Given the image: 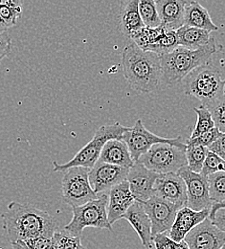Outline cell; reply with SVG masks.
Instances as JSON below:
<instances>
[{
    "label": "cell",
    "instance_id": "83f0119b",
    "mask_svg": "<svg viewBox=\"0 0 225 249\" xmlns=\"http://www.w3.org/2000/svg\"><path fill=\"white\" fill-rule=\"evenodd\" d=\"M193 110L197 115V122L193 128L192 135L190 138H194V137L216 127L213 116H212L210 110L205 106L201 105L200 107H195Z\"/></svg>",
    "mask_w": 225,
    "mask_h": 249
},
{
    "label": "cell",
    "instance_id": "1f68e13d",
    "mask_svg": "<svg viewBox=\"0 0 225 249\" xmlns=\"http://www.w3.org/2000/svg\"><path fill=\"white\" fill-rule=\"evenodd\" d=\"M206 107L213 116L216 127H218L221 132L225 133V95H223Z\"/></svg>",
    "mask_w": 225,
    "mask_h": 249
},
{
    "label": "cell",
    "instance_id": "f546056e",
    "mask_svg": "<svg viewBox=\"0 0 225 249\" xmlns=\"http://www.w3.org/2000/svg\"><path fill=\"white\" fill-rule=\"evenodd\" d=\"M52 243L57 249H87L82 244L81 237L75 236L65 229L55 232Z\"/></svg>",
    "mask_w": 225,
    "mask_h": 249
},
{
    "label": "cell",
    "instance_id": "7bdbcfd3",
    "mask_svg": "<svg viewBox=\"0 0 225 249\" xmlns=\"http://www.w3.org/2000/svg\"><path fill=\"white\" fill-rule=\"evenodd\" d=\"M175 249H190L186 242L183 240L181 242H175Z\"/></svg>",
    "mask_w": 225,
    "mask_h": 249
},
{
    "label": "cell",
    "instance_id": "2e32d148",
    "mask_svg": "<svg viewBox=\"0 0 225 249\" xmlns=\"http://www.w3.org/2000/svg\"><path fill=\"white\" fill-rule=\"evenodd\" d=\"M107 195V218L109 223L112 225L117 220L122 219L129 207L135 201V198L130 191L128 180L112 187L108 191Z\"/></svg>",
    "mask_w": 225,
    "mask_h": 249
},
{
    "label": "cell",
    "instance_id": "603a6c76",
    "mask_svg": "<svg viewBox=\"0 0 225 249\" xmlns=\"http://www.w3.org/2000/svg\"><path fill=\"white\" fill-rule=\"evenodd\" d=\"M179 46L195 50L206 45L212 38L211 32L183 25L176 30Z\"/></svg>",
    "mask_w": 225,
    "mask_h": 249
},
{
    "label": "cell",
    "instance_id": "d4e9b609",
    "mask_svg": "<svg viewBox=\"0 0 225 249\" xmlns=\"http://www.w3.org/2000/svg\"><path fill=\"white\" fill-rule=\"evenodd\" d=\"M163 25H160L156 28H150V27H144L138 33H136L132 36V40L143 50H146L150 45L156 43L161 36L167 31Z\"/></svg>",
    "mask_w": 225,
    "mask_h": 249
},
{
    "label": "cell",
    "instance_id": "cb8c5ba5",
    "mask_svg": "<svg viewBox=\"0 0 225 249\" xmlns=\"http://www.w3.org/2000/svg\"><path fill=\"white\" fill-rule=\"evenodd\" d=\"M178 46L176 30H167L156 43L150 45L146 50L157 53L159 56H162L173 51Z\"/></svg>",
    "mask_w": 225,
    "mask_h": 249
},
{
    "label": "cell",
    "instance_id": "d6a6232c",
    "mask_svg": "<svg viewBox=\"0 0 225 249\" xmlns=\"http://www.w3.org/2000/svg\"><path fill=\"white\" fill-rule=\"evenodd\" d=\"M218 172H225V160L215 153L209 151L200 173L205 176H209Z\"/></svg>",
    "mask_w": 225,
    "mask_h": 249
},
{
    "label": "cell",
    "instance_id": "4fadbf2b",
    "mask_svg": "<svg viewBox=\"0 0 225 249\" xmlns=\"http://www.w3.org/2000/svg\"><path fill=\"white\" fill-rule=\"evenodd\" d=\"M130 168L97 161L89 170V181L97 195L108 193L112 187L127 180Z\"/></svg>",
    "mask_w": 225,
    "mask_h": 249
},
{
    "label": "cell",
    "instance_id": "9c48e42d",
    "mask_svg": "<svg viewBox=\"0 0 225 249\" xmlns=\"http://www.w3.org/2000/svg\"><path fill=\"white\" fill-rule=\"evenodd\" d=\"M122 139L127 143L134 162H137L141 156L146 154L154 145L158 143L171 144L184 150L187 148V145L181 142V137L170 139L154 134L145 127L141 119H138L132 127H129L124 133Z\"/></svg>",
    "mask_w": 225,
    "mask_h": 249
},
{
    "label": "cell",
    "instance_id": "8fae6325",
    "mask_svg": "<svg viewBox=\"0 0 225 249\" xmlns=\"http://www.w3.org/2000/svg\"><path fill=\"white\" fill-rule=\"evenodd\" d=\"M143 205L152 222L153 237L157 234L169 233L180 208L156 195L143 202Z\"/></svg>",
    "mask_w": 225,
    "mask_h": 249
},
{
    "label": "cell",
    "instance_id": "d590c367",
    "mask_svg": "<svg viewBox=\"0 0 225 249\" xmlns=\"http://www.w3.org/2000/svg\"><path fill=\"white\" fill-rule=\"evenodd\" d=\"M11 48H12V41H11L9 33L7 30L5 31L0 30V62L10 54Z\"/></svg>",
    "mask_w": 225,
    "mask_h": 249
},
{
    "label": "cell",
    "instance_id": "4dcf8cb0",
    "mask_svg": "<svg viewBox=\"0 0 225 249\" xmlns=\"http://www.w3.org/2000/svg\"><path fill=\"white\" fill-rule=\"evenodd\" d=\"M21 13L22 8L0 6V30L5 31L15 26Z\"/></svg>",
    "mask_w": 225,
    "mask_h": 249
},
{
    "label": "cell",
    "instance_id": "f1b7e54d",
    "mask_svg": "<svg viewBox=\"0 0 225 249\" xmlns=\"http://www.w3.org/2000/svg\"><path fill=\"white\" fill-rule=\"evenodd\" d=\"M209 194L213 203L225 200V172H218L208 176Z\"/></svg>",
    "mask_w": 225,
    "mask_h": 249
},
{
    "label": "cell",
    "instance_id": "6da1fadb",
    "mask_svg": "<svg viewBox=\"0 0 225 249\" xmlns=\"http://www.w3.org/2000/svg\"><path fill=\"white\" fill-rule=\"evenodd\" d=\"M2 220L11 244L40 236L52 239L57 228L56 219L46 211L16 201L8 205Z\"/></svg>",
    "mask_w": 225,
    "mask_h": 249
},
{
    "label": "cell",
    "instance_id": "e0dca14e",
    "mask_svg": "<svg viewBox=\"0 0 225 249\" xmlns=\"http://www.w3.org/2000/svg\"><path fill=\"white\" fill-rule=\"evenodd\" d=\"M209 209L195 211L187 205L183 206L178 210L173 224L168 233L170 238L174 242L183 241L185 236L193 227L202 222L205 218H209Z\"/></svg>",
    "mask_w": 225,
    "mask_h": 249
},
{
    "label": "cell",
    "instance_id": "e575fe53",
    "mask_svg": "<svg viewBox=\"0 0 225 249\" xmlns=\"http://www.w3.org/2000/svg\"><path fill=\"white\" fill-rule=\"evenodd\" d=\"M153 242L156 249H175V242L170 238L168 233H162L154 236Z\"/></svg>",
    "mask_w": 225,
    "mask_h": 249
},
{
    "label": "cell",
    "instance_id": "7c38bea8",
    "mask_svg": "<svg viewBox=\"0 0 225 249\" xmlns=\"http://www.w3.org/2000/svg\"><path fill=\"white\" fill-rule=\"evenodd\" d=\"M184 241L190 249H221L225 246V232L207 218L194 226Z\"/></svg>",
    "mask_w": 225,
    "mask_h": 249
},
{
    "label": "cell",
    "instance_id": "5b68a950",
    "mask_svg": "<svg viewBox=\"0 0 225 249\" xmlns=\"http://www.w3.org/2000/svg\"><path fill=\"white\" fill-rule=\"evenodd\" d=\"M120 123L104 124L97 129L93 138L84 146L75 156L65 164L54 161V172H63L72 167H86L91 169L99 160L104 144L110 139H122L124 133L129 129Z\"/></svg>",
    "mask_w": 225,
    "mask_h": 249
},
{
    "label": "cell",
    "instance_id": "bcb514c9",
    "mask_svg": "<svg viewBox=\"0 0 225 249\" xmlns=\"http://www.w3.org/2000/svg\"><path fill=\"white\" fill-rule=\"evenodd\" d=\"M225 249V246H224V247H223V248H222V249Z\"/></svg>",
    "mask_w": 225,
    "mask_h": 249
},
{
    "label": "cell",
    "instance_id": "836d02e7",
    "mask_svg": "<svg viewBox=\"0 0 225 249\" xmlns=\"http://www.w3.org/2000/svg\"><path fill=\"white\" fill-rule=\"evenodd\" d=\"M223 134V132H221L219 130L218 127H214L213 129L204 132L194 138H189L186 142V144H195V145H200L203 147H206L209 149V147L215 143L220 136Z\"/></svg>",
    "mask_w": 225,
    "mask_h": 249
},
{
    "label": "cell",
    "instance_id": "44dd1931",
    "mask_svg": "<svg viewBox=\"0 0 225 249\" xmlns=\"http://www.w3.org/2000/svg\"><path fill=\"white\" fill-rule=\"evenodd\" d=\"M120 27L129 38L145 27L139 11V0H128L120 14Z\"/></svg>",
    "mask_w": 225,
    "mask_h": 249
},
{
    "label": "cell",
    "instance_id": "30bf717a",
    "mask_svg": "<svg viewBox=\"0 0 225 249\" xmlns=\"http://www.w3.org/2000/svg\"><path fill=\"white\" fill-rule=\"evenodd\" d=\"M177 174L184 179L187 190V206L195 211L211 210L213 201L209 194L208 176L191 171L188 166L181 168Z\"/></svg>",
    "mask_w": 225,
    "mask_h": 249
},
{
    "label": "cell",
    "instance_id": "8d00e7d4",
    "mask_svg": "<svg viewBox=\"0 0 225 249\" xmlns=\"http://www.w3.org/2000/svg\"><path fill=\"white\" fill-rule=\"evenodd\" d=\"M53 238H48L44 236L36 237L25 241L24 243L31 249H46L52 244Z\"/></svg>",
    "mask_w": 225,
    "mask_h": 249
},
{
    "label": "cell",
    "instance_id": "ee69618b",
    "mask_svg": "<svg viewBox=\"0 0 225 249\" xmlns=\"http://www.w3.org/2000/svg\"><path fill=\"white\" fill-rule=\"evenodd\" d=\"M46 249H57V248H56V247L53 245V243H52V244H51V245H50V246H49V247H48Z\"/></svg>",
    "mask_w": 225,
    "mask_h": 249
},
{
    "label": "cell",
    "instance_id": "52a82bcc",
    "mask_svg": "<svg viewBox=\"0 0 225 249\" xmlns=\"http://www.w3.org/2000/svg\"><path fill=\"white\" fill-rule=\"evenodd\" d=\"M186 150L179 147L158 143L154 145L146 154L139 158L144 166L157 174L176 173L187 166Z\"/></svg>",
    "mask_w": 225,
    "mask_h": 249
},
{
    "label": "cell",
    "instance_id": "7dc6e473",
    "mask_svg": "<svg viewBox=\"0 0 225 249\" xmlns=\"http://www.w3.org/2000/svg\"></svg>",
    "mask_w": 225,
    "mask_h": 249
},
{
    "label": "cell",
    "instance_id": "484cf974",
    "mask_svg": "<svg viewBox=\"0 0 225 249\" xmlns=\"http://www.w3.org/2000/svg\"><path fill=\"white\" fill-rule=\"evenodd\" d=\"M186 158L188 168L195 172L200 173L205 161V158L209 152V149L200 145L195 144H186Z\"/></svg>",
    "mask_w": 225,
    "mask_h": 249
},
{
    "label": "cell",
    "instance_id": "d6986e66",
    "mask_svg": "<svg viewBox=\"0 0 225 249\" xmlns=\"http://www.w3.org/2000/svg\"><path fill=\"white\" fill-rule=\"evenodd\" d=\"M161 25L168 30H177L185 25L187 0H156Z\"/></svg>",
    "mask_w": 225,
    "mask_h": 249
},
{
    "label": "cell",
    "instance_id": "3957f363",
    "mask_svg": "<svg viewBox=\"0 0 225 249\" xmlns=\"http://www.w3.org/2000/svg\"><path fill=\"white\" fill-rule=\"evenodd\" d=\"M221 48L212 36L206 45L198 49L192 50L178 46L173 51L162 55V85L173 87L182 82L195 68L208 62Z\"/></svg>",
    "mask_w": 225,
    "mask_h": 249
},
{
    "label": "cell",
    "instance_id": "b9f144b4",
    "mask_svg": "<svg viewBox=\"0 0 225 249\" xmlns=\"http://www.w3.org/2000/svg\"><path fill=\"white\" fill-rule=\"evenodd\" d=\"M12 248L13 249H31L23 241L12 243Z\"/></svg>",
    "mask_w": 225,
    "mask_h": 249
},
{
    "label": "cell",
    "instance_id": "60d3db41",
    "mask_svg": "<svg viewBox=\"0 0 225 249\" xmlns=\"http://www.w3.org/2000/svg\"><path fill=\"white\" fill-rule=\"evenodd\" d=\"M225 201H222V202H218V203H213L212 205V208L210 210V215H209V218H211L218 209L220 208H225Z\"/></svg>",
    "mask_w": 225,
    "mask_h": 249
},
{
    "label": "cell",
    "instance_id": "9a60e30c",
    "mask_svg": "<svg viewBox=\"0 0 225 249\" xmlns=\"http://www.w3.org/2000/svg\"><path fill=\"white\" fill-rule=\"evenodd\" d=\"M155 195L177 205H187V190L184 179L176 173L161 174L155 183Z\"/></svg>",
    "mask_w": 225,
    "mask_h": 249
},
{
    "label": "cell",
    "instance_id": "277c9868",
    "mask_svg": "<svg viewBox=\"0 0 225 249\" xmlns=\"http://www.w3.org/2000/svg\"><path fill=\"white\" fill-rule=\"evenodd\" d=\"M184 80L185 94L196 98L205 107L225 95V81L222 72L208 62L195 68Z\"/></svg>",
    "mask_w": 225,
    "mask_h": 249
},
{
    "label": "cell",
    "instance_id": "ac0fdd59",
    "mask_svg": "<svg viewBox=\"0 0 225 249\" xmlns=\"http://www.w3.org/2000/svg\"><path fill=\"white\" fill-rule=\"evenodd\" d=\"M122 218L129 221V224L138 234L145 249L154 248L152 222L142 202L135 200Z\"/></svg>",
    "mask_w": 225,
    "mask_h": 249
},
{
    "label": "cell",
    "instance_id": "74e56055",
    "mask_svg": "<svg viewBox=\"0 0 225 249\" xmlns=\"http://www.w3.org/2000/svg\"><path fill=\"white\" fill-rule=\"evenodd\" d=\"M209 151L215 153L225 160V133H223L220 138L209 147Z\"/></svg>",
    "mask_w": 225,
    "mask_h": 249
},
{
    "label": "cell",
    "instance_id": "5bb4252c",
    "mask_svg": "<svg viewBox=\"0 0 225 249\" xmlns=\"http://www.w3.org/2000/svg\"><path fill=\"white\" fill-rule=\"evenodd\" d=\"M159 174L149 170L137 161L129 169L127 180L135 200L145 202L155 195V183Z\"/></svg>",
    "mask_w": 225,
    "mask_h": 249
},
{
    "label": "cell",
    "instance_id": "f6af8a7d",
    "mask_svg": "<svg viewBox=\"0 0 225 249\" xmlns=\"http://www.w3.org/2000/svg\"><path fill=\"white\" fill-rule=\"evenodd\" d=\"M224 93H225V89H224Z\"/></svg>",
    "mask_w": 225,
    "mask_h": 249
},
{
    "label": "cell",
    "instance_id": "ffe728a7",
    "mask_svg": "<svg viewBox=\"0 0 225 249\" xmlns=\"http://www.w3.org/2000/svg\"><path fill=\"white\" fill-rule=\"evenodd\" d=\"M98 161L126 168H131L135 163L127 143L123 139L108 140L104 144Z\"/></svg>",
    "mask_w": 225,
    "mask_h": 249
},
{
    "label": "cell",
    "instance_id": "ab89813d",
    "mask_svg": "<svg viewBox=\"0 0 225 249\" xmlns=\"http://www.w3.org/2000/svg\"><path fill=\"white\" fill-rule=\"evenodd\" d=\"M22 0H0V6H8L15 8H22Z\"/></svg>",
    "mask_w": 225,
    "mask_h": 249
},
{
    "label": "cell",
    "instance_id": "4316f807",
    "mask_svg": "<svg viewBox=\"0 0 225 249\" xmlns=\"http://www.w3.org/2000/svg\"><path fill=\"white\" fill-rule=\"evenodd\" d=\"M139 11L146 27L156 28L161 25V19L156 0H139Z\"/></svg>",
    "mask_w": 225,
    "mask_h": 249
},
{
    "label": "cell",
    "instance_id": "ba28073f",
    "mask_svg": "<svg viewBox=\"0 0 225 249\" xmlns=\"http://www.w3.org/2000/svg\"><path fill=\"white\" fill-rule=\"evenodd\" d=\"M89 168L72 167L66 170L62 181V196L71 207L83 205L98 198L89 181Z\"/></svg>",
    "mask_w": 225,
    "mask_h": 249
},
{
    "label": "cell",
    "instance_id": "7a4b0ae2",
    "mask_svg": "<svg viewBox=\"0 0 225 249\" xmlns=\"http://www.w3.org/2000/svg\"><path fill=\"white\" fill-rule=\"evenodd\" d=\"M124 76L138 93H152L162 85V66L157 53L143 50L134 41L122 52Z\"/></svg>",
    "mask_w": 225,
    "mask_h": 249
},
{
    "label": "cell",
    "instance_id": "f35d334b",
    "mask_svg": "<svg viewBox=\"0 0 225 249\" xmlns=\"http://www.w3.org/2000/svg\"><path fill=\"white\" fill-rule=\"evenodd\" d=\"M210 219L215 225H217L221 230L225 232V207L218 209Z\"/></svg>",
    "mask_w": 225,
    "mask_h": 249
},
{
    "label": "cell",
    "instance_id": "7402d4cb",
    "mask_svg": "<svg viewBox=\"0 0 225 249\" xmlns=\"http://www.w3.org/2000/svg\"><path fill=\"white\" fill-rule=\"evenodd\" d=\"M185 25L204 29L209 32L218 31L219 27L213 22L208 11L196 1L188 2L184 17Z\"/></svg>",
    "mask_w": 225,
    "mask_h": 249
},
{
    "label": "cell",
    "instance_id": "8992f818",
    "mask_svg": "<svg viewBox=\"0 0 225 249\" xmlns=\"http://www.w3.org/2000/svg\"><path fill=\"white\" fill-rule=\"evenodd\" d=\"M107 203L108 195L107 193H104L99 195L98 198L94 200L72 207L73 218L65 225L64 229L81 238L84 229L87 227L111 231L112 225L109 223L107 218Z\"/></svg>",
    "mask_w": 225,
    "mask_h": 249
}]
</instances>
